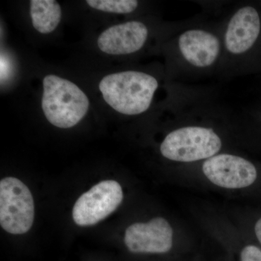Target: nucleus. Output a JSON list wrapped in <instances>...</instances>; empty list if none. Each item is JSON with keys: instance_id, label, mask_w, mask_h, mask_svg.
<instances>
[{"instance_id": "f257e3e1", "label": "nucleus", "mask_w": 261, "mask_h": 261, "mask_svg": "<svg viewBox=\"0 0 261 261\" xmlns=\"http://www.w3.org/2000/svg\"><path fill=\"white\" fill-rule=\"evenodd\" d=\"M99 88L105 101L115 111L136 116L150 107L159 82L147 73L128 70L106 75Z\"/></svg>"}, {"instance_id": "f03ea898", "label": "nucleus", "mask_w": 261, "mask_h": 261, "mask_svg": "<svg viewBox=\"0 0 261 261\" xmlns=\"http://www.w3.org/2000/svg\"><path fill=\"white\" fill-rule=\"evenodd\" d=\"M42 108L47 121L53 126L69 128L86 116L89 100L76 84L50 74L43 80Z\"/></svg>"}, {"instance_id": "7ed1b4c3", "label": "nucleus", "mask_w": 261, "mask_h": 261, "mask_svg": "<svg viewBox=\"0 0 261 261\" xmlns=\"http://www.w3.org/2000/svg\"><path fill=\"white\" fill-rule=\"evenodd\" d=\"M222 147L219 135L211 128L185 126L166 136L161 145L163 157L177 162H194L216 155Z\"/></svg>"}, {"instance_id": "20e7f679", "label": "nucleus", "mask_w": 261, "mask_h": 261, "mask_svg": "<svg viewBox=\"0 0 261 261\" xmlns=\"http://www.w3.org/2000/svg\"><path fill=\"white\" fill-rule=\"evenodd\" d=\"M34 202L25 184L14 177L0 181V224L7 232L23 234L32 228Z\"/></svg>"}, {"instance_id": "39448f33", "label": "nucleus", "mask_w": 261, "mask_h": 261, "mask_svg": "<svg viewBox=\"0 0 261 261\" xmlns=\"http://www.w3.org/2000/svg\"><path fill=\"white\" fill-rule=\"evenodd\" d=\"M123 190L114 180H105L81 196L73 206V219L80 226L97 224L119 207Z\"/></svg>"}, {"instance_id": "423d86ee", "label": "nucleus", "mask_w": 261, "mask_h": 261, "mask_svg": "<svg viewBox=\"0 0 261 261\" xmlns=\"http://www.w3.org/2000/svg\"><path fill=\"white\" fill-rule=\"evenodd\" d=\"M206 177L214 185L226 189L245 188L257 178L255 166L247 160L229 154H220L202 165Z\"/></svg>"}, {"instance_id": "0eeeda50", "label": "nucleus", "mask_w": 261, "mask_h": 261, "mask_svg": "<svg viewBox=\"0 0 261 261\" xmlns=\"http://www.w3.org/2000/svg\"><path fill=\"white\" fill-rule=\"evenodd\" d=\"M124 243L133 253H166L173 247V229L161 217L148 223H136L126 228Z\"/></svg>"}, {"instance_id": "6e6552de", "label": "nucleus", "mask_w": 261, "mask_h": 261, "mask_svg": "<svg viewBox=\"0 0 261 261\" xmlns=\"http://www.w3.org/2000/svg\"><path fill=\"white\" fill-rule=\"evenodd\" d=\"M148 34L145 24L136 20L113 25L98 37V47L106 54H132L145 45Z\"/></svg>"}, {"instance_id": "1a4fd4ad", "label": "nucleus", "mask_w": 261, "mask_h": 261, "mask_svg": "<svg viewBox=\"0 0 261 261\" xmlns=\"http://www.w3.org/2000/svg\"><path fill=\"white\" fill-rule=\"evenodd\" d=\"M260 32L258 13L250 6L239 9L230 19L225 33V47L232 55L243 54L253 46Z\"/></svg>"}, {"instance_id": "9d476101", "label": "nucleus", "mask_w": 261, "mask_h": 261, "mask_svg": "<svg viewBox=\"0 0 261 261\" xmlns=\"http://www.w3.org/2000/svg\"><path fill=\"white\" fill-rule=\"evenodd\" d=\"M178 49L187 63L197 68L214 64L220 56L221 43L215 34L202 29H190L178 38Z\"/></svg>"}, {"instance_id": "9b49d317", "label": "nucleus", "mask_w": 261, "mask_h": 261, "mask_svg": "<svg viewBox=\"0 0 261 261\" xmlns=\"http://www.w3.org/2000/svg\"><path fill=\"white\" fill-rule=\"evenodd\" d=\"M30 14L34 28L41 34H49L61 22V5L55 0H32Z\"/></svg>"}, {"instance_id": "f8f14e48", "label": "nucleus", "mask_w": 261, "mask_h": 261, "mask_svg": "<svg viewBox=\"0 0 261 261\" xmlns=\"http://www.w3.org/2000/svg\"><path fill=\"white\" fill-rule=\"evenodd\" d=\"M87 3L94 9L118 14L132 13L138 7L136 0H87Z\"/></svg>"}, {"instance_id": "ddd939ff", "label": "nucleus", "mask_w": 261, "mask_h": 261, "mask_svg": "<svg viewBox=\"0 0 261 261\" xmlns=\"http://www.w3.org/2000/svg\"><path fill=\"white\" fill-rule=\"evenodd\" d=\"M240 261H261V250L255 245H247L240 253Z\"/></svg>"}, {"instance_id": "4468645a", "label": "nucleus", "mask_w": 261, "mask_h": 261, "mask_svg": "<svg viewBox=\"0 0 261 261\" xmlns=\"http://www.w3.org/2000/svg\"><path fill=\"white\" fill-rule=\"evenodd\" d=\"M255 231L257 240H259L261 244V219H259L257 221L256 224H255Z\"/></svg>"}]
</instances>
